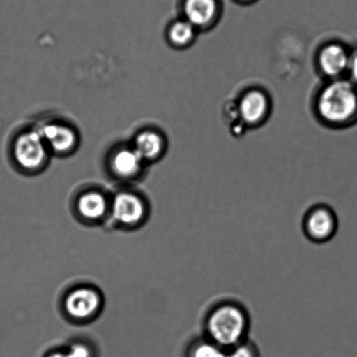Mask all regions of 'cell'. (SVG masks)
Here are the masks:
<instances>
[{"instance_id": "cell-1", "label": "cell", "mask_w": 357, "mask_h": 357, "mask_svg": "<svg viewBox=\"0 0 357 357\" xmlns=\"http://www.w3.org/2000/svg\"><path fill=\"white\" fill-rule=\"evenodd\" d=\"M314 110L324 124L345 129L357 124V85L348 77L330 80L318 91Z\"/></svg>"}, {"instance_id": "cell-2", "label": "cell", "mask_w": 357, "mask_h": 357, "mask_svg": "<svg viewBox=\"0 0 357 357\" xmlns=\"http://www.w3.org/2000/svg\"><path fill=\"white\" fill-rule=\"evenodd\" d=\"M250 316L243 304L223 300L206 314L204 335L226 351L248 339Z\"/></svg>"}, {"instance_id": "cell-3", "label": "cell", "mask_w": 357, "mask_h": 357, "mask_svg": "<svg viewBox=\"0 0 357 357\" xmlns=\"http://www.w3.org/2000/svg\"><path fill=\"white\" fill-rule=\"evenodd\" d=\"M303 226V232L310 240L316 243L328 242L337 232V216L330 206L317 205L304 216Z\"/></svg>"}, {"instance_id": "cell-4", "label": "cell", "mask_w": 357, "mask_h": 357, "mask_svg": "<svg viewBox=\"0 0 357 357\" xmlns=\"http://www.w3.org/2000/svg\"><path fill=\"white\" fill-rule=\"evenodd\" d=\"M352 49L341 42L325 44L318 52L317 61L321 75L328 80L347 77Z\"/></svg>"}, {"instance_id": "cell-5", "label": "cell", "mask_w": 357, "mask_h": 357, "mask_svg": "<svg viewBox=\"0 0 357 357\" xmlns=\"http://www.w3.org/2000/svg\"><path fill=\"white\" fill-rule=\"evenodd\" d=\"M241 120L248 127L264 124L271 110V98L264 90L251 89L241 94L237 104Z\"/></svg>"}, {"instance_id": "cell-6", "label": "cell", "mask_w": 357, "mask_h": 357, "mask_svg": "<svg viewBox=\"0 0 357 357\" xmlns=\"http://www.w3.org/2000/svg\"><path fill=\"white\" fill-rule=\"evenodd\" d=\"M14 157L24 169L40 167L47 159V145L38 131L24 133L14 143Z\"/></svg>"}, {"instance_id": "cell-7", "label": "cell", "mask_w": 357, "mask_h": 357, "mask_svg": "<svg viewBox=\"0 0 357 357\" xmlns=\"http://www.w3.org/2000/svg\"><path fill=\"white\" fill-rule=\"evenodd\" d=\"M182 12L184 19L196 29L206 30L219 19L222 5L220 0H183Z\"/></svg>"}, {"instance_id": "cell-8", "label": "cell", "mask_w": 357, "mask_h": 357, "mask_svg": "<svg viewBox=\"0 0 357 357\" xmlns=\"http://www.w3.org/2000/svg\"><path fill=\"white\" fill-rule=\"evenodd\" d=\"M100 297L94 290L82 288L70 293L66 300V309L75 319H86L97 312Z\"/></svg>"}, {"instance_id": "cell-9", "label": "cell", "mask_w": 357, "mask_h": 357, "mask_svg": "<svg viewBox=\"0 0 357 357\" xmlns=\"http://www.w3.org/2000/svg\"><path fill=\"white\" fill-rule=\"evenodd\" d=\"M114 218L124 225H135L145 215V205L141 198L129 192L116 195L113 202Z\"/></svg>"}, {"instance_id": "cell-10", "label": "cell", "mask_w": 357, "mask_h": 357, "mask_svg": "<svg viewBox=\"0 0 357 357\" xmlns=\"http://www.w3.org/2000/svg\"><path fill=\"white\" fill-rule=\"evenodd\" d=\"M45 145L57 153H68L75 148L77 143L75 132L68 126L59 124H48L40 131Z\"/></svg>"}, {"instance_id": "cell-11", "label": "cell", "mask_w": 357, "mask_h": 357, "mask_svg": "<svg viewBox=\"0 0 357 357\" xmlns=\"http://www.w3.org/2000/svg\"><path fill=\"white\" fill-rule=\"evenodd\" d=\"M143 159L135 149L118 150L112 159V169L121 177H131L141 170Z\"/></svg>"}, {"instance_id": "cell-12", "label": "cell", "mask_w": 357, "mask_h": 357, "mask_svg": "<svg viewBox=\"0 0 357 357\" xmlns=\"http://www.w3.org/2000/svg\"><path fill=\"white\" fill-rule=\"evenodd\" d=\"M163 148V139L156 132L143 131L135 139L134 149L143 160L157 159L162 154Z\"/></svg>"}, {"instance_id": "cell-13", "label": "cell", "mask_w": 357, "mask_h": 357, "mask_svg": "<svg viewBox=\"0 0 357 357\" xmlns=\"http://www.w3.org/2000/svg\"><path fill=\"white\" fill-rule=\"evenodd\" d=\"M78 209L86 219H100L107 211L106 198L99 192H87L79 199Z\"/></svg>"}, {"instance_id": "cell-14", "label": "cell", "mask_w": 357, "mask_h": 357, "mask_svg": "<svg viewBox=\"0 0 357 357\" xmlns=\"http://www.w3.org/2000/svg\"><path fill=\"white\" fill-rule=\"evenodd\" d=\"M197 31L185 19L176 21L169 30V41L177 48L188 47L195 41Z\"/></svg>"}, {"instance_id": "cell-15", "label": "cell", "mask_w": 357, "mask_h": 357, "mask_svg": "<svg viewBox=\"0 0 357 357\" xmlns=\"http://www.w3.org/2000/svg\"><path fill=\"white\" fill-rule=\"evenodd\" d=\"M187 357H227V351L202 335L192 342Z\"/></svg>"}, {"instance_id": "cell-16", "label": "cell", "mask_w": 357, "mask_h": 357, "mask_svg": "<svg viewBox=\"0 0 357 357\" xmlns=\"http://www.w3.org/2000/svg\"><path fill=\"white\" fill-rule=\"evenodd\" d=\"M227 357H261L260 351L254 342L247 339L227 351Z\"/></svg>"}, {"instance_id": "cell-17", "label": "cell", "mask_w": 357, "mask_h": 357, "mask_svg": "<svg viewBox=\"0 0 357 357\" xmlns=\"http://www.w3.org/2000/svg\"><path fill=\"white\" fill-rule=\"evenodd\" d=\"M347 77L357 85V47L352 49L351 64H349Z\"/></svg>"}, {"instance_id": "cell-18", "label": "cell", "mask_w": 357, "mask_h": 357, "mask_svg": "<svg viewBox=\"0 0 357 357\" xmlns=\"http://www.w3.org/2000/svg\"><path fill=\"white\" fill-rule=\"evenodd\" d=\"M69 355L72 357H90L89 348L85 345L77 344L73 345L68 351Z\"/></svg>"}, {"instance_id": "cell-19", "label": "cell", "mask_w": 357, "mask_h": 357, "mask_svg": "<svg viewBox=\"0 0 357 357\" xmlns=\"http://www.w3.org/2000/svg\"><path fill=\"white\" fill-rule=\"evenodd\" d=\"M50 357H72L69 355L68 352L66 353H55V354L52 355Z\"/></svg>"}, {"instance_id": "cell-20", "label": "cell", "mask_w": 357, "mask_h": 357, "mask_svg": "<svg viewBox=\"0 0 357 357\" xmlns=\"http://www.w3.org/2000/svg\"><path fill=\"white\" fill-rule=\"evenodd\" d=\"M238 1H241V2H252V1H254V0H238Z\"/></svg>"}]
</instances>
